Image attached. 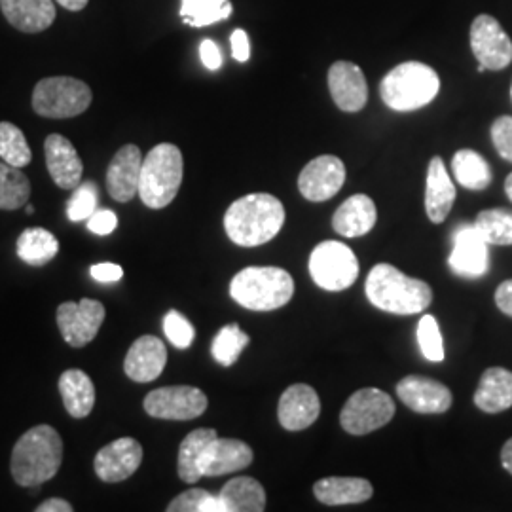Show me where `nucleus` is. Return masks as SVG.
<instances>
[{"mask_svg":"<svg viewBox=\"0 0 512 512\" xmlns=\"http://www.w3.org/2000/svg\"><path fill=\"white\" fill-rule=\"evenodd\" d=\"M207 490L202 488H194L188 490L184 494L177 495L169 505H167V512H200L202 509L203 501L209 497Z\"/></svg>","mask_w":512,"mask_h":512,"instance_id":"nucleus-42","label":"nucleus"},{"mask_svg":"<svg viewBox=\"0 0 512 512\" xmlns=\"http://www.w3.org/2000/svg\"><path fill=\"white\" fill-rule=\"evenodd\" d=\"M217 431L215 429H196L192 431L186 439L181 442L179 448V476L186 484H196L202 478L200 471V463H202L203 454L207 450V446L217 439Z\"/></svg>","mask_w":512,"mask_h":512,"instance_id":"nucleus-30","label":"nucleus"},{"mask_svg":"<svg viewBox=\"0 0 512 512\" xmlns=\"http://www.w3.org/2000/svg\"><path fill=\"white\" fill-rule=\"evenodd\" d=\"M454 274L461 277H482L490 270L488 243L480 236L475 224H461L454 232V249L448 258Z\"/></svg>","mask_w":512,"mask_h":512,"instance_id":"nucleus-14","label":"nucleus"},{"mask_svg":"<svg viewBox=\"0 0 512 512\" xmlns=\"http://www.w3.org/2000/svg\"><path fill=\"white\" fill-rule=\"evenodd\" d=\"M512 93V92H511Z\"/></svg>","mask_w":512,"mask_h":512,"instance_id":"nucleus-53","label":"nucleus"},{"mask_svg":"<svg viewBox=\"0 0 512 512\" xmlns=\"http://www.w3.org/2000/svg\"><path fill=\"white\" fill-rule=\"evenodd\" d=\"M200 57H202L205 69H209V71H219L222 67V54H220L219 46H217V42H213L209 38H205L200 46Z\"/></svg>","mask_w":512,"mask_h":512,"instance_id":"nucleus-45","label":"nucleus"},{"mask_svg":"<svg viewBox=\"0 0 512 512\" xmlns=\"http://www.w3.org/2000/svg\"><path fill=\"white\" fill-rule=\"evenodd\" d=\"M397 397L418 414H444L452 406V391L425 376H406L397 384Z\"/></svg>","mask_w":512,"mask_h":512,"instance_id":"nucleus-17","label":"nucleus"},{"mask_svg":"<svg viewBox=\"0 0 512 512\" xmlns=\"http://www.w3.org/2000/svg\"><path fill=\"white\" fill-rule=\"evenodd\" d=\"M249 334L239 329L238 323H230L219 330L213 340V359L222 366L236 365L241 351L249 346Z\"/></svg>","mask_w":512,"mask_h":512,"instance_id":"nucleus-36","label":"nucleus"},{"mask_svg":"<svg viewBox=\"0 0 512 512\" xmlns=\"http://www.w3.org/2000/svg\"><path fill=\"white\" fill-rule=\"evenodd\" d=\"M0 160L19 169L33 160V152L23 131L10 122H0Z\"/></svg>","mask_w":512,"mask_h":512,"instance_id":"nucleus-37","label":"nucleus"},{"mask_svg":"<svg viewBox=\"0 0 512 512\" xmlns=\"http://www.w3.org/2000/svg\"><path fill=\"white\" fill-rule=\"evenodd\" d=\"M164 332L169 342L179 349H188L196 338V330L183 313L171 310L164 317Z\"/></svg>","mask_w":512,"mask_h":512,"instance_id":"nucleus-40","label":"nucleus"},{"mask_svg":"<svg viewBox=\"0 0 512 512\" xmlns=\"http://www.w3.org/2000/svg\"><path fill=\"white\" fill-rule=\"evenodd\" d=\"M321 414L317 391L306 384H294L281 395L277 416L283 429L302 431L313 425Z\"/></svg>","mask_w":512,"mask_h":512,"instance_id":"nucleus-19","label":"nucleus"},{"mask_svg":"<svg viewBox=\"0 0 512 512\" xmlns=\"http://www.w3.org/2000/svg\"><path fill=\"white\" fill-rule=\"evenodd\" d=\"M471 48L486 71H501L512 61V42L501 23L488 14H482L471 25Z\"/></svg>","mask_w":512,"mask_h":512,"instance_id":"nucleus-12","label":"nucleus"},{"mask_svg":"<svg viewBox=\"0 0 512 512\" xmlns=\"http://www.w3.org/2000/svg\"><path fill=\"white\" fill-rule=\"evenodd\" d=\"M501 465L505 471H509L512 475V439L505 442L503 450H501Z\"/></svg>","mask_w":512,"mask_h":512,"instance_id":"nucleus-49","label":"nucleus"},{"mask_svg":"<svg viewBox=\"0 0 512 512\" xmlns=\"http://www.w3.org/2000/svg\"><path fill=\"white\" fill-rule=\"evenodd\" d=\"M365 291L372 306L397 315L421 313L433 302V291L425 281L408 277L391 264H378L370 270Z\"/></svg>","mask_w":512,"mask_h":512,"instance_id":"nucleus-3","label":"nucleus"},{"mask_svg":"<svg viewBox=\"0 0 512 512\" xmlns=\"http://www.w3.org/2000/svg\"><path fill=\"white\" fill-rule=\"evenodd\" d=\"M332 101L344 112H359L368 101V86L361 67L351 61H336L329 71Z\"/></svg>","mask_w":512,"mask_h":512,"instance_id":"nucleus-18","label":"nucleus"},{"mask_svg":"<svg viewBox=\"0 0 512 512\" xmlns=\"http://www.w3.org/2000/svg\"><path fill=\"white\" fill-rule=\"evenodd\" d=\"M37 512H73V505L65 499H46L44 503H40L37 507Z\"/></svg>","mask_w":512,"mask_h":512,"instance_id":"nucleus-48","label":"nucleus"},{"mask_svg":"<svg viewBox=\"0 0 512 512\" xmlns=\"http://www.w3.org/2000/svg\"><path fill=\"white\" fill-rule=\"evenodd\" d=\"M143 160L141 148L135 145H126L114 154L107 169V190L112 200L128 203L139 194Z\"/></svg>","mask_w":512,"mask_h":512,"instance_id":"nucleus-16","label":"nucleus"},{"mask_svg":"<svg viewBox=\"0 0 512 512\" xmlns=\"http://www.w3.org/2000/svg\"><path fill=\"white\" fill-rule=\"evenodd\" d=\"M230 0H181V18L190 27H207L230 18Z\"/></svg>","mask_w":512,"mask_h":512,"instance_id":"nucleus-34","label":"nucleus"},{"mask_svg":"<svg viewBox=\"0 0 512 512\" xmlns=\"http://www.w3.org/2000/svg\"><path fill=\"white\" fill-rule=\"evenodd\" d=\"M90 86L73 76H50L40 80L33 92V110L42 118L65 120L84 114L92 105Z\"/></svg>","mask_w":512,"mask_h":512,"instance_id":"nucleus-7","label":"nucleus"},{"mask_svg":"<svg viewBox=\"0 0 512 512\" xmlns=\"http://www.w3.org/2000/svg\"><path fill=\"white\" fill-rule=\"evenodd\" d=\"M55 2H59V6H63L69 12H80L88 6L90 0H55Z\"/></svg>","mask_w":512,"mask_h":512,"instance_id":"nucleus-50","label":"nucleus"},{"mask_svg":"<svg viewBox=\"0 0 512 512\" xmlns=\"http://www.w3.org/2000/svg\"><path fill=\"white\" fill-rule=\"evenodd\" d=\"M454 177L467 190H484L492 183V167L475 150H458L452 160Z\"/></svg>","mask_w":512,"mask_h":512,"instance_id":"nucleus-31","label":"nucleus"},{"mask_svg":"<svg viewBox=\"0 0 512 512\" xmlns=\"http://www.w3.org/2000/svg\"><path fill=\"white\" fill-rule=\"evenodd\" d=\"M97 200H99L97 184L93 181L78 184L73 190L71 200L67 203V217L73 222L90 219L97 211Z\"/></svg>","mask_w":512,"mask_h":512,"instance_id":"nucleus-39","label":"nucleus"},{"mask_svg":"<svg viewBox=\"0 0 512 512\" xmlns=\"http://www.w3.org/2000/svg\"><path fill=\"white\" fill-rule=\"evenodd\" d=\"M439 74L420 61H406L385 74L380 93L385 105L397 112L427 107L439 95Z\"/></svg>","mask_w":512,"mask_h":512,"instance_id":"nucleus-5","label":"nucleus"},{"mask_svg":"<svg viewBox=\"0 0 512 512\" xmlns=\"http://www.w3.org/2000/svg\"><path fill=\"white\" fill-rule=\"evenodd\" d=\"M475 226L488 245H512V211L509 209L480 211Z\"/></svg>","mask_w":512,"mask_h":512,"instance_id":"nucleus-35","label":"nucleus"},{"mask_svg":"<svg viewBox=\"0 0 512 512\" xmlns=\"http://www.w3.org/2000/svg\"><path fill=\"white\" fill-rule=\"evenodd\" d=\"M107 311L99 300L82 298L80 302H65L57 308V327L71 348H84L105 323Z\"/></svg>","mask_w":512,"mask_h":512,"instance_id":"nucleus-11","label":"nucleus"},{"mask_svg":"<svg viewBox=\"0 0 512 512\" xmlns=\"http://www.w3.org/2000/svg\"><path fill=\"white\" fill-rule=\"evenodd\" d=\"M143 461V446L131 437L114 440L101 448L93 461L97 476L107 484H118L135 475Z\"/></svg>","mask_w":512,"mask_h":512,"instance_id":"nucleus-15","label":"nucleus"},{"mask_svg":"<svg viewBox=\"0 0 512 512\" xmlns=\"http://www.w3.org/2000/svg\"><path fill=\"white\" fill-rule=\"evenodd\" d=\"M475 404L486 414H499L512 406V372L501 366L488 368L475 393Z\"/></svg>","mask_w":512,"mask_h":512,"instance_id":"nucleus-27","label":"nucleus"},{"mask_svg":"<svg viewBox=\"0 0 512 512\" xmlns=\"http://www.w3.org/2000/svg\"><path fill=\"white\" fill-rule=\"evenodd\" d=\"M90 274L99 283H116V281H120L124 277V270L118 264L101 262V264H93L92 268H90Z\"/></svg>","mask_w":512,"mask_h":512,"instance_id":"nucleus-44","label":"nucleus"},{"mask_svg":"<svg viewBox=\"0 0 512 512\" xmlns=\"http://www.w3.org/2000/svg\"><path fill=\"white\" fill-rule=\"evenodd\" d=\"M313 494L323 505H355L368 501L374 488L365 478L355 476H329L321 478L313 486Z\"/></svg>","mask_w":512,"mask_h":512,"instance_id":"nucleus-26","label":"nucleus"},{"mask_svg":"<svg viewBox=\"0 0 512 512\" xmlns=\"http://www.w3.org/2000/svg\"><path fill=\"white\" fill-rule=\"evenodd\" d=\"M0 10L8 23L21 33H42L54 25V0H0Z\"/></svg>","mask_w":512,"mask_h":512,"instance_id":"nucleus-23","label":"nucleus"},{"mask_svg":"<svg viewBox=\"0 0 512 512\" xmlns=\"http://www.w3.org/2000/svg\"><path fill=\"white\" fill-rule=\"evenodd\" d=\"M495 304L505 315L512 317V279L503 281L495 291Z\"/></svg>","mask_w":512,"mask_h":512,"instance_id":"nucleus-47","label":"nucleus"},{"mask_svg":"<svg viewBox=\"0 0 512 512\" xmlns=\"http://www.w3.org/2000/svg\"><path fill=\"white\" fill-rule=\"evenodd\" d=\"M456 202V186L452 183L442 158L435 156L427 169L425 181V211L435 224L444 222Z\"/></svg>","mask_w":512,"mask_h":512,"instance_id":"nucleus-24","label":"nucleus"},{"mask_svg":"<svg viewBox=\"0 0 512 512\" xmlns=\"http://www.w3.org/2000/svg\"><path fill=\"white\" fill-rule=\"evenodd\" d=\"M418 344L421 353L431 363H442L444 361V342L440 334L439 323L433 315H423L418 323Z\"/></svg>","mask_w":512,"mask_h":512,"instance_id":"nucleus-38","label":"nucleus"},{"mask_svg":"<svg viewBox=\"0 0 512 512\" xmlns=\"http://www.w3.org/2000/svg\"><path fill=\"white\" fill-rule=\"evenodd\" d=\"M395 416L393 399L376 387H366L353 393L342 408L340 423L349 435H368L387 425Z\"/></svg>","mask_w":512,"mask_h":512,"instance_id":"nucleus-9","label":"nucleus"},{"mask_svg":"<svg viewBox=\"0 0 512 512\" xmlns=\"http://www.w3.org/2000/svg\"><path fill=\"white\" fill-rule=\"evenodd\" d=\"M63 461V440L52 425H37L16 442L10 459L14 480L23 488H37L52 480Z\"/></svg>","mask_w":512,"mask_h":512,"instance_id":"nucleus-2","label":"nucleus"},{"mask_svg":"<svg viewBox=\"0 0 512 512\" xmlns=\"http://www.w3.org/2000/svg\"><path fill=\"white\" fill-rule=\"evenodd\" d=\"M285 207L270 194H249L232 203L224 215V230L239 247H258L279 234Z\"/></svg>","mask_w":512,"mask_h":512,"instance_id":"nucleus-1","label":"nucleus"},{"mask_svg":"<svg viewBox=\"0 0 512 512\" xmlns=\"http://www.w3.org/2000/svg\"><path fill=\"white\" fill-rule=\"evenodd\" d=\"M44 154H46V165H48L50 177L59 188L74 190L78 184L82 183L84 164L73 143L67 137L59 133L48 135L44 143Z\"/></svg>","mask_w":512,"mask_h":512,"instance_id":"nucleus-21","label":"nucleus"},{"mask_svg":"<svg viewBox=\"0 0 512 512\" xmlns=\"http://www.w3.org/2000/svg\"><path fill=\"white\" fill-rule=\"evenodd\" d=\"M230 44H232V55L239 63L249 61L251 57V44H249V37L243 29H236L230 37Z\"/></svg>","mask_w":512,"mask_h":512,"instance_id":"nucleus-46","label":"nucleus"},{"mask_svg":"<svg viewBox=\"0 0 512 512\" xmlns=\"http://www.w3.org/2000/svg\"><path fill=\"white\" fill-rule=\"evenodd\" d=\"M145 410L158 420H194L207 410V397L202 389L192 385L160 387L148 393Z\"/></svg>","mask_w":512,"mask_h":512,"instance_id":"nucleus-10","label":"nucleus"},{"mask_svg":"<svg viewBox=\"0 0 512 512\" xmlns=\"http://www.w3.org/2000/svg\"><path fill=\"white\" fill-rule=\"evenodd\" d=\"M183 175V154L179 148L171 143L152 148L145 156L141 169V200L150 209H164L179 194Z\"/></svg>","mask_w":512,"mask_h":512,"instance_id":"nucleus-6","label":"nucleus"},{"mask_svg":"<svg viewBox=\"0 0 512 512\" xmlns=\"http://www.w3.org/2000/svg\"><path fill=\"white\" fill-rule=\"evenodd\" d=\"M59 253V241L44 228H27L18 238V256L31 266H44Z\"/></svg>","mask_w":512,"mask_h":512,"instance_id":"nucleus-32","label":"nucleus"},{"mask_svg":"<svg viewBox=\"0 0 512 512\" xmlns=\"http://www.w3.org/2000/svg\"><path fill=\"white\" fill-rule=\"evenodd\" d=\"M253 463V450L238 439L213 440L203 454L200 471L203 476H222L238 473Z\"/></svg>","mask_w":512,"mask_h":512,"instance_id":"nucleus-22","label":"nucleus"},{"mask_svg":"<svg viewBox=\"0 0 512 512\" xmlns=\"http://www.w3.org/2000/svg\"><path fill=\"white\" fill-rule=\"evenodd\" d=\"M59 393L69 416L82 420L92 414L95 406V387L92 378L86 372L78 368L65 370L59 378Z\"/></svg>","mask_w":512,"mask_h":512,"instance_id":"nucleus-28","label":"nucleus"},{"mask_svg":"<svg viewBox=\"0 0 512 512\" xmlns=\"http://www.w3.org/2000/svg\"><path fill=\"white\" fill-rule=\"evenodd\" d=\"M31 198V183L19 167L0 162V209L16 211Z\"/></svg>","mask_w":512,"mask_h":512,"instance_id":"nucleus-33","label":"nucleus"},{"mask_svg":"<svg viewBox=\"0 0 512 512\" xmlns=\"http://www.w3.org/2000/svg\"><path fill=\"white\" fill-rule=\"evenodd\" d=\"M118 226V217L110 209H97L88 219V230L97 236H109Z\"/></svg>","mask_w":512,"mask_h":512,"instance_id":"nucleus-43","label":"nucleus"},{"mask_svg":"<svg viewBox=\"0 0 512 512\" xmlns=\"http://www.w3.org/2000/svg\"><path fill=\"white\" fill-rule=\"evenodd\" d=\"M167 365V349L165 344L156 336H141L129 348L124 370L129 380L137 384H148L160 378Z\"/></svg>","mask_w":512,"mask_h":512,"instance_id":"nucleus-20","label":"nucleus"},{"mask_svg":"<svg viewBox=\"0 0 512 512\" xmlns=\"http://www.w3.org/2000/svg\"><path fill=\"white\" fill-rule=\"evenodd\" d=\"M505 192H507V196H509V200L512 202V173L507 177V181H505Z\"/></svg>","mask_w":512,"mask_h":512,"instance_id":"nucleus-51","label":"nucleus"},{"mask_svg":"<svg viewBox=\"0 0 512 512\" xmlns=\"http://www.w3.org/2000/svg\"><path fill=\"white\" fill-rule=\"evenodd\" d=\"M25 211H27V213H35V207H33V205H25Z\"/></svg>","mask_w":512,"mask_h":512,"instance_id":"nucleus-52","label":"nucleus"},{"mask_svg":"<svg viewBox=\"0 0 512 512\" xmlns=\"http://www.w3.org/2000/svg\"><path fill=\"white\" fill-rule=\"evenodd\" d=\"M492 143L497 154L512 164V116H499L492 124Z\"/></svg>","mask_w":512,"mask_h":512,"instance_id":"nucleus-41","label":"nucleus"},{"mask_svg":"<svg viewBox=\"0 0 512 512\" xmlns=\"http://www.w3.org/2000/svg\"><path fill=\"white\" fill-rule=\"evenodd\" d=\"M293 294V277L275 266L245 268L230 283V296L247 310H279L291 302Z\"/></svg>","mask_w":512,"mask_h":512,"instance_id":"nucleus-4","label":"nucleus"},{"mask_svg":"<svg viewBox=\"0 0 512 512\" xmlns=\"http://www.w3.org/2000/svg\"><path fill=\"white\" fill-rule=\"evenodd\" d=\"M376 220L378 211L374 202L365 194H357L336 209L332 217V228L344 238H361L374 228Z\"/></svg>","mask_w":512,"mask_h":512,"instance_id":"nucleus-25","label":"nucleus"},{"mask_svg":"<svg viewBox=\"0 0 512 512\" xmlns=\"http://www.w3.org/2000/svg\"><path fill=\"white\" fill-rule=\"evenodd\" d=\"M220 499L226 512H262L266 509V492L251 476H238L224 484Z\"/></svg>","mask_w":512,"mask_h":512,"instance_id":"nucleus-29","label":"nucleus"},{"mask_svg":"<svg viewBox=\"0 0 512 512\" xmlns=\"http://www.w3.org/2000/svg\"><path fill=\"white\" fill-rule=\"evenodd\" d=\"M310 275L317 287L330 293H340L357 281L359 262L348 245L323 241L311 253Z\"/></svg>","mask_w":512,"mask_h":512,"instance_id":"nucleus-8","label":"nucleus"},{"mask_svg":"<svg viewBox=\"0 0 512 512\" xmlns=\"http://www.w3.org/2000/svg\"><path fill=\"white\" fill-rule=\"evenodd\" d=\"M346 183V165L336 156H317L298 177V190L308 202H327Z\"/></svg>","mask_w":512,"mask_h":512,"instance_id":"nucleus-13","label":"nucleus"}]
</instances>
